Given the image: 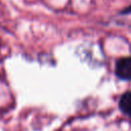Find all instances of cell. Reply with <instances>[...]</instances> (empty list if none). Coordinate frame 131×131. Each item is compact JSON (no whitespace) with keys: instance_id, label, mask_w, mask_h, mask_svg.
Listing matches in <instances>:
<instances>
[{"instance_id":"obj_2","label":"cell","mask_w":131,"mask_h":131,"mask_svg":"<svg viewBox=\"0 0 131 131\" xmlns=\"http://www.w3.org/2000/svg\"><path fill=\"white\" fill-rule=\"evenodd\" d=\"M119 108L120 111L131 118V91H127L123 93L119 99Z\"/></svg>"},{"instance_id":"obj_1","label":"cell","mask_w":131,"mask_h":131,"mask_svg":"<svg viewBox=\"0 0 131 131\" xmlns=\"http://www.w3.org/2000/svg\"><path fill=\"white\" fill-rule=\"evenodd\" d=\"M116 76L123 81H131V56L121 57L115 67Z\"/></svg>"},{"instance_id":"obj_3","label":"cell","mask_w":131,"mask_h":131,"mask_svg":"<svg viewBox=\"0 0 131 131\" xmlns=\"http://www.w3.org/2000/svg\"><path fill=\"white\" fill-rule=\"evenodd\" d=\"M129 13H131V5H129L128 7L120 11V14H129Z\"/></svg>"}]
</instances>
